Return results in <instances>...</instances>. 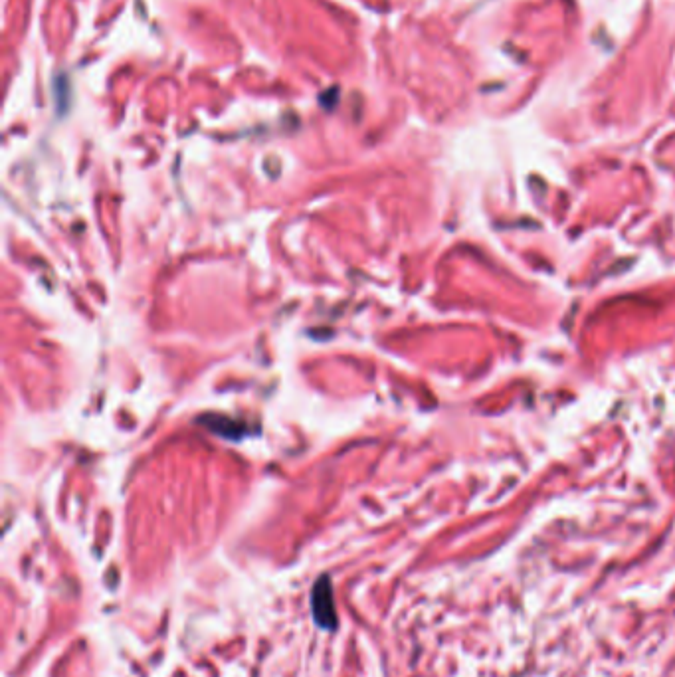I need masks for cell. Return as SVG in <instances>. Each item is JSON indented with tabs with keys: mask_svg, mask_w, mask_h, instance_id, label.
Listing matches in <instances>:
<instances>
[{
	"mask_svg": "<svg viewBox=\"0 0 675 677\" xmlns=\"http://www.w3.org/2000/svg\"><path fill=\"white\" fill-rule=\"evenodd\" d=\"M309 606L313 622L327 632H335L339 628V616H337V604L333 594V582L329 575H321L311 586L309 594Z\"/></svg>",
	"mask_w": 675,
	"mask_h": 677,
	"instance_id": "obj_1",
	"label": "cell"
}]
</instances>
